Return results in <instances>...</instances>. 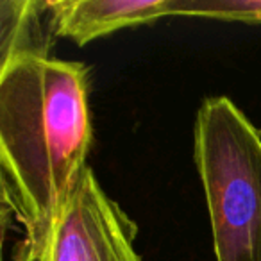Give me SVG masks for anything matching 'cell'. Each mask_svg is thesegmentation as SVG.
<instances>
[{
	"mask_svg": "<svg viewBox=\"0 0 261 261\" xmlns=\"http://www.w3.org/2000/svg\"><path fill=\"white\" fill-rule=\"evenodd\" d=\"M88 66L20 59L0 66L2 215L41 243L83 172L93 143Z\"/></svg>",
	"mask_w": 261,
	"mask_h": 261,
	"instance_id": "obj_1",
	"label": "cell"
},
{
	"mask_svg": "<svg viewBox=\"0 0 261 261\" xmlns=\"http://www.w3.org/2000/svg\"><path fill=\"white\" fill-rule=\"evenodd\" d=\"M217 261H261V130L229 97H207L193 125Z\"/></svg>",
	"mask_w": 261,
	"mask_h": 261,
	"instance_id": "obj_2",
	"label": "cell"
},
{
	"mask_svg": "<svg viewBox=\"0 0 261 261\" xmlns=\"http://www.w3.org/2000/svg\"><path fill=\"white\" fill-rule=\"evenodd\" d=\"M138 225L106 193L90 167L83 172L41 243L45 261H143Z\"/></svg>",
	"mask_w": 261,
	"mask_h": 261,
	"instance_id": "obj_3",
	"label": "cell"
},
{
	"mask_svg": "<svg viewBox=\"0 0 261 261\" xmlns=\"http://www.w3.org/2000/svg\"><path fill=\"white\" fill-rule=\"evenodd\" d=\"M56 36L79 47L127 27L145 25L170 15V0H48Z\"/></svg>",
	"mask_w": 261,
	"mask_h": 261,
	"instance_id": "obj_4",
	"label": "cell"
},
{
	"mask_svg": "<svg viewBox=\"0 0 261 261\" xmlns=\"http://www.w3.org/2000/svg\"><path fill=\"white\" fill-rule=\"evenodd\" d=\"M52 16L48 0L0 2V66L20 59L50 58Z\"/></svg>",
	"mask_w": 261,
	"mask_h": 261,
	"instance_id": "obj_5",
	"label": "cell"
},
{
	"mask_svg": "<svg viewBox=\"0 0 261 261\" xmlns=\"http://www.w3.org/2000/svg\"><path fill=\"white\" fill-rule=\"evenodd\" d=\"M170 15L261 25V0H170Z\"/></svg>",
	"mask_w": 261,
	"mask_h": 261,
	"instance_id": "obj_6",
	"label": "cell"
},
{
	"mask_svg": "<svg viewBox=\"0 0 261 261\" xmlns=\"http://www.w3.org/2000/svg\"><path fill=\"white\" fill-rule=\"evenodd\" d=\"M15 261H45L43 249L29 240H23L15 254Z\"/></svg>",
	"mask_w": 261,
	"mask_h": 261,
	"instance_id": "obj_7",
	"label": "cell"
}]
</instances>
